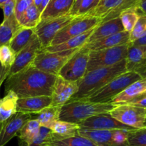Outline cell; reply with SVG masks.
<instances>
[{
    "label": "cell",
    "instance_id": "cell-51",
    "mask_svg": "<svg viewBox=\"0 0 146 146\" xmlns=\"http://www.w3.org/2000/svg\"><path fill=\"white\" fill-rule=\"evenodd\" d=\"M145 126H146V121H145Z\"/></svg>",
    "mask_w": 146,
    "mask_h": 146
},
{
    "label": "cell",
    "instance_id": "cell-33",
    "mask_svg": "<svg viewBox=\"0 0 146 146\" xmlns=\"http://www.w3.org/2000/svg\"><path fill=\"white\" fill-rule=\"evenodd\" d=\"M128 146H146V127L129 131Z\"/></svg>",
    "mask_w": 146,
    "mask_h": 146
},
{
    "label": "cell",
    "instance_id": "cell-14",
    "mask_svg": "<svg viewBox=\"0 0 146 146\" xmlns=\"http://www.w3.org/2000/svg\"><path fill=\"white\" fill-rule=\"evenodd\" d=\"M78 90L76 81H67L57 76L51 95L52 103L51 106L61 107L72 98Z\"/></svg>",
    "mask_w": 146,
    "mask_h": 146
},
{
    "label": "cell",
    "instance_id": "cell-12",
    "mask_svg": "<svg viewBox=\"0 0 146 146\" xmlns=\"http://www.w3.org/2000/svg\"><path fill=\"white\" fill-rule=\"evenodd\" d=\"M41 51V44L35 34L28 44L16 55L15 61L10 68L8 77L15 75L32 65L36 56Z\"/></svg>",
    "mask_w": 146,
    "mask_h": 146
},
{
    "label": "cell",
    "instance_id": "cell-41",
    "mask_svg": "<svg viewBox=\"0 0 146 146\" xmlns=\"http://www.w3.org/2000/svg\"><path fill=\"white\" fill-rule=\"evenodd\" d=\"M9 72V69L4 68L0 63V88L4 83V80L7 79V78L8 77Z\"/></svg>",
    "mask_w": 146,
    "mask_h": 146
},
{
    "label": "cell",
    "instance_id": "cell-23",
    "mask_svg": "<svg viewBox=\"0 0 146 146\" xmlns=\"http://www.w3.org/2000/svg\"><path fill=\"white\" fill-rule=\"evenodd\" d=\"M41 125L36 120L30 119L21 128L17 136L19 138V144L24 146L31 145L39 135Z\"/></svg>",
    "mask_w": 146,
    "mask_h": 146
},
{
    "label": "cell",
    "instance_id": "cell-34",
    "mask_svg": "<svg viewBox=\"0 0 146 146\" xmlns=\"http://www.w3.org/2000/svg\"><path fill=\"white\" fill-rule=\"evenodd\" d=\"M16 58V54L9 44L0 46V63L4 68L10 69Z\"/></svg>",
    "mask_w": 146,
    "mask_h": 146
},
{
    "label": "cell",
    "instance_id": "cell-16",
    "mask_svg": "<svg viewBox=\"0 0 146 146\" xmlns=\"http://www.w3.org/2000/svg\"><path fill=\"white\" fill-rule=\"evenodd\" d=\"M31 119V114L17 112L0 130V146H4L17 135L24 124Z\"/></svg>",
    "mask_w": 146,
    "mask_h": 146
},
{
    "label": "cell",
    "instance_id": "cell-1",
    "mask_svg": "<svg viewBox=\"0 0 146 146\" xmlns=\"http://www.w3.org/2000/svg\"><path fill=\"white\" fill-rule=\"evenodd\" d=\"M57 76L44 72L32 65L18 74L7 77L6 93L13 91L19 98L51 96Z\"/></svg>",
    "mask_w": 146,
    "mask_h": 146
},
{
    "label": "cell",
    "instance_id": "cell-30",
    "mask_svg": "<svg viewBox=\"0 0 146 146\" xmlns=\"http://www.w3.org/2000/svg\"><path fill=\"white\" fill-rule=\"evenodd\" d=\"M41 21V13L38 8L31 4L21 15L18 22L21 27L35 29Z\"/></svg>",
    "mask_w": 146,
    "mask_h": 146
},
{
    "label": "cell",
    "instance_id": "cell-50",
    "mask_svg": "<svg viewBox=\"0 0 146 146\" xmlns=\"http://www.w3.org/2000/svg\"><path fill=\"white\" fill-rule=\"evenodd\" d=\"M41 146H49V145H41Z\"/></svg>",
    "mask_w": 146,
    "mask_h": 146
},
{
    "label": "cell",
    "instance_id": "cell-47",
    "mask_svg": "<svg viewBox=\"0 0 146 146\" xmlns=\"http://www.w3.org/2000/svg\"><path fill=\"white\" fill-rule=\"evenodd\" d=\"M41 2H42V0H34L33 1V4L38 8V9L40 7V6H41Z\"/></svg>",
    "mask_w": 146,
    "mask_h": 146
},
{
    "label": "cell",
    "instance_id": "cell-7",
    "mask_svg": "<svg viewBox=\"0 0 146 146\" xmlns=\"http://www.w3.org/2000/svg\"><path fill=\"white\" fill-rule=\"evenodd\" d=\"M89 53L90 51L85 46L78 48L61 68L58 76L67 81H79L86 73Z\"/></svg>",
    "mask_w": 146,
    "mask_h": 146
},
{
    "label": "cell",
    "instance_id": "cell-32",
    "mask_svg": "<svg viewBox=\"0 0 146 146\" xmlns=\"http://www.w3.org/2000/svg\"><path fill=\"white\" fill-rule=\"evenodd\" d=\"M140 15L137 12L136 9L135 8L124 11L119 16L124 30L129 33L132 31Z\"/></svg>",
    "mask_w": 146,
    "mask_h": 146
},
{
    "label": "cell",
    "instance_id": "cell-39",
    "mask_svg": "<svg viewBox=\"0 0 146 146\" xmlns=\"http://www.w3.org/2000/svg\"><path fill=\"white\" fill-rule=\"evenodd\" d=\"M16 0H8L2 7H1L4 13V19H7L9 17L14 15Z\"/></svg>",
    "mask_w": 146,
    "mask_h": 146
},
{
    "label": "cell",
    "instance_id": "cell-13",
    "mask_svg": "<svg viewBox=\"0 0 146 146\" xmlns=\"http://www.w3.org/2000/svg\"><path fill=\"white\" fill-rule=\"evenodd\" d=\"M80 130H128L133 131L135 128L125 125L115 120L110 113L94 115L78 124Z\"/></svg>",
    "mask_w": 146,
    "mask_h": 146
},
{
    "label": "cell",
    "instance_id": "cell-17",
    "mask_svg": "<svg viewBox=\"0 0 146 146\" xmlns=\"http://www.w3.org/2000/svg\"><path fill=\"white\" fill-rule=\"evenodd\" d=\"M51 96H35L20 98L17 101V112L28 114L38 113L44 108L51 106Z\"/></svg>",
    "mask_w": 146,
    "mask_h": 146
},
{
    "label": "cell",
    "instance_id": "cell-27",
    "mask_svg": "<svg viewBox=\"0 0 146 146\" xmlns=\"http://www.w3.org/2000/svg\"><path fill=\"white\" fill-rule=\"evenodd\" d=\"M34 34V29L25 27H21L14 34L9 45L16 55L18 54L21 49H23L28 44Z\"/></svg>",
    "mask_w": 146,
    "mask_h": 146
},
{
    "label": "cell",
    "instance_id": "cell-2",
    "mask_svg": "<svg viewBox=\"0 0 146 146\" xmlns=\"http://www.w3.org/2000/svg\"><path fill=\"white\" fill-rule=\"evenodd\" d=\"M126 71L125 59H124L111 66L96 68L86 73L84 77L77 81L78 91L68 101L87 99L115 77Z\"/></svg>",
    "mask_w": 146,
    "mask_h": 146
},
{
    "label": "cell",
    "instance_id": "cell-8",
    "mask_svg": "<svg viewBox=\"0 0 146 146\" xmlns=\"http://www.w3.org/2000/svg\"><path fill=\"white\" fill-rule=\"evenodd\" d=\"M78 49L58 52L41 51L35 58L32 66L41 71L58 76L61 68Z\"/></svg>",
    "mask_w": 146,
    "mask_h": 146
},
{
    "label": "cell",
    "instance_id": "cell-24",
    "mask_svg": "<svg viewBox=\"0 0 146 146\" xmlns=\"http://www.w3.org/2000/svg\"><path fill=\"white\" fill-rule=\"evenodd\" d=\"M145 90L146 78H142L127 87L123 92L111 101V104L115 106L125 104L138 96L141 93L144 92Z\"/></svg>",
    "mask_w": 146,
    "mask_h": 146
},
{
    "label": "cell",
    "instance_id": "cell-38",
    "mask_svg": "<svg viewBox=\"0 0 146 146\" xmlns=\"http://www.w3.org/2000/svg\"><path fill=\"white\" fill-rule=\"evenodd\" d=\"M34 0H16L14 15L17 21L20 19L24 11L33 4Z\"/></svg>",
    "mask_w": 146,
    "mask_h": 146
},
{
    "label": "cell",
    "instance_id": "cell-26",
    "mask_svg": "<svg viewBox=\"0 0 146 146\" xmlns=\"http://www.w3.org/2000/svg\"><path fill=\"white\" fill-rule=\"evenodd\" d=\"M115 130H80L78 135L85 137L95 143L98 146H114L112 137Z\"/></svg>",
    "mask_w": 146,
    "mask_h": 146
},
{
    "label": "cell",
    "instance_id": "cell-4",
    "mask_svg": "<svg viewBox=\"0 0 146 146\" xmlns=\"http://www.w3.org/2000/svg\"><path fill=\"white\" fill-rule=\"evenodd\" d=\"M141 79H142V77L137 73L126 71L115 77L105 86L84 101L101 104L111 103V101L123 92L127 87Z\"/></svg>",
    "mask_w": 146,
    "mask_h": 146
},
{
    "label": "cell",
    "instance_id": "cell-52",
    "mask_svg": "<svg viewBox=\"0 0 146 146\" xmlns=\"http://www.w3.org/2000/svg\"><path fill=\"white\" fill-rule=\"evenodd\" d=\"M145 127H146V126H145Z\"/></svg>",
    "mask_w": 146,
    "mask_h": 146
},
{
    "label": "cell",
    "instance_id": "cell-36",
    "mask_svg": "<svg viewBox=\"0 0 146 146\" xmlns=\"http://www.w3.org/2000/svg\"><path fill=\"white\" fill-rule=\"evenodd\" d=\"M101 0H84L80 6L76 17H84L94 11Z\"/></svg>",
    "mask_w": 146,
    "mask_h": 146
},
{
    "label": "cell",
    "instance_id": "cell-22",
    "mask_svg": "<svg viewBox=\"0 0 146 146\" xmlns=\"http://www.w3.org/2000/svg\"><path fill=\"white\" fill-rule=\"evenodd\" d=\"M95 28L89 30V31H86L84 34H80L77 36L70 38L68 41H65L61 44L56 46H49L43 49L42 51H48V52H58V51H68V50L81 48L87 44L88 38L91 36L92 33L94 32Z\"/></svg>",
    "mask_w": 146,
    "mask_h": 146
},
{
    "label": "cell",
    "instance_id": "cell-21",
    "mask_svg": "<svg viewBox=\"0 0 146 146\" xmlns=\"http://www.w3.org/2000/svg\"><path fill=\"white\" fill-rule=\"evenodd\" d=\"M18 96L13 91H8L0 99V130L17 112Z\"/></svg>",
    "mask_w": 146,
    "mask_h": 146
},
{
    "label": "cell",
    "instance_id": "cell-46",
    "mask_svg": "<svg viewBox=\"0 0 146 146\" xmlns=\"http://www.w3.org/2000/svg\"><path fill=\"white\" fill-rule=\"evenodd\" d=\"M49 1H50V0H42V2H41V6H40V7L38 8V11H40L41 14V13L43 12V11L45 9V8L46 7V6L48 5V4Z\"/></svg>",
    "mask_w": 146,
    "mask_h": 146
},
{
    "label": "cell",
    "instance_id": "cell-37",
    "mask_svg": "<svg viewBox=\"0 0 146 146\" xmlns=\"http://www.w3.org/2000/svg\"><path fill=\"white\" fill-rule=\"evenodd\" d=\"M131 131L128 130H115L112 137L114 146H128V135Z\"/></svg>",
    "mask_w": 146,
    "mask_h": 146
},
{
    "label": "cell",
    "instance_id": "cell-48",
    "mask_svg": "<svg viewBox=\"0 0 146 146\" xmlns=\"http://www.w3.org/2000/svg\"><path fill=\"white\" fill-rule=\"evenodd\" d=\"M7 1H8V0H0V8H1Z\"/></svg>",
    "mask_w": 146,
    "mask_h": 146
},
{
    "label": "cell",
    "instance_id": "cell-9",
    "mask_svg": "<svg viewBox=\"0 0 146 146\" xmlns=\"http://www.w3.org/2000/svg\"><path fill=\"white\" fill-rule=\"evenodd\" d=\"M111 116L118 121L131 128L139 129L145 127L146 109L128 104L115 106L110 112Z\"/></svg>",
    "mask_w": 146,
    "mask_h": 146
},
{
    "label": "cell",
    "instance_id": "cell-11",
    "mask_svg": "<svg viewBox=\"0 0 146 146\" xmlns=\"http://www.w3.org/2000/svg\"><path fill=\"white\" fill-rule=\"evenodd\" d=\"M138 0H101L98 7L86 16L100 18L101 22L119 17L130 9H136Z\"/></svg>",
    "mask_w": 146,
    "mask_h": 146
},
{
    "label": "cell",
    "instance_id": "cell-44",
    "mask_svg": "<svg viewBox=\"0 0 146 146\" xmlns=\"http://www.w3.org/2000/svg\"><path fill=\"white\" fill-rule=\"evenodd\" d=\"M128 105L135 106L141 107V108H144L146 109V98H143V99L139 100V101H136V102L133 103V104H128Z\"/></svg>",
    "mask_w": 146,
    "mask_h": 146
},
{
    "label": "cell",
    "instance_id": "cell-29",
    "mask_svg": "<svg viewBox=\"0 0 146 146\" xmlns=\"http://www.w3.org/2000/svg\"><path fill=\"white\" fill-rule=\"evenodd\" d=\"M21 27L15 15L3 20V22L0 24V46L9 44L14 34Z\"/></svg>",
    "mask_w": 146,
    "mask_h": 146
},
{
    "label": "cell",
    "instance_id": "cell-43",
    "mask_svg": "<svg viewBox=\"0 0 146 146\" xmlns=\"http://www.w3.org/2000/svg\"><path fill=\"white\" fill-rule=\"evenodd\" d=\"M129 44L133 46H146V34Z\"/></svg>",
    "mask_w": 146,
    "mask_h": 146
},
{
    "label": "cell",
    "instance_id": "cell-28",
    "mask_svg": "<svg viewBox=\"0 0 146 146\" xmlns=\"http://www.w3.org/2000/svg\"><path fill=\"white\" fill-rule=\"evenodd\" d=\"M61 107L48 106L38 113L31 114V119L36 120L42 127L50 128L56 121L59 120V113Z\"/></svg>",
    "mask_w": 146,
    "mask_h": 146
},
{
    "label": "cell",
    "instance_id": "cell-45",
    "mask_svg": "<svg viewBox=\"0 0 146 146\" xmlns=\"http://www.w3.org/2000/svg\"><path fill=\"white\" fill-rule=\"evenodd\" d=\"M146 98V90H145V91H144V92L141 93V94H139V95H138V96H136V97H135V98H134L133 99L131 100V101H130L129 102L126 103V104H133V103L136 102V101H139V100H141V99H143V98Z\"/></svg>",
    "mask_w": 146,
    "mask_h": 146
},
{
    "label": "cell",
    "instance_id": "cell-42",
    "mask_svg": "<svg viewBox=\"0 0 146 146\" xmlns=\"http://www.w3.org/2000/svg\"><path fill=\"white\" fill-rule=\"evenodd\" d=\"M83 1H84V0H74V4H73L72 8H71V11H70L69 15L73 16V17H76V16L78 9H79L80 6H81Z\"/></svg>",
    "mask_w": 146,
    "mask_h": 146
},
{
    "label": "cell",
    "instance_id": "cell-19",
    "mask_svg": "<svg viewBox=\"0 0 146 146\" xmlns=\"http://www.w3.org/2000/svg\"><path fill=\"white\" fill-rule=\"evenodd\" d=\"M74 2V0H50L41 13V21L69 15Z\"/></svg>",
    "mask_w": 146,
    "mask_h": 146
},
{
    "label": "cell",
    "instance_id": "cell-40",
    "mask_svg": "<svg viewBox=\"0 0 146 146\" xmlns=\"http://www.w3.org/2000/svg\"><path fill=\"white\" fill-rule=\"evenodd\" d=\"M136 10L140 16L146 17V0H138Z\"/></svg>",
    "mask_w": 146,
    "mask_h": 146
},
{
    "label": "cell",
    "instance_id": "cell-49",
    "mask_svg": "<svg viewBox=\"0 0 146 146\" xmlns=\"http://www.w3.org/2000/svg\"><path fill=\"white\" fill-rule=\"evenodd\" d=\"M144 78H146V74H145V77H144Z\"/></svg>",
    "mask_w": 146,
    "mask_h": 146
},
{
    "label": "cell",
    "instance_id": "cell-6",
    "mask_svg": "<svg viewBox=\"0 0 146 146\" xmlns=\"http://www.w3.org/2000/svg\"><path fill=\"white\" fill-rule=\"evenodd\" d=\"M100 18L91 16L76 17L56 34L50 46L61 44L68 39L82 34L96 27L101 23Z\"/></svg>",
    "mask_w": 146,
    "mask_h": 146
},
{
    "label": "cell",
    "instance_id": "cell-25",
    "mask_svg": "<svg viewBox=\"0 0 146 146\" xmlns=\"http://www.w3.org/2000/svg\"><path fill=\"white\" fill-rule=\"evenodd\" d=\"M79 129L80 127L78 124L58 120L53 124L51 128H50L51 131V137H52L51 141L74 136L78 134Z\"/></svg>",
    "mask_w": 146,
    "mask_h": 146
},
{
    "label": "cell",
    "instance_id": "cell-31",
    "mask_svg": "<svg viewBox=\"0 0 146 146\" xmlns=\"http://www.w3.org/2000/svg\"><path fill=\"white\" fill-rule=\"evenodd\" d=\"M44 145L49 146H98L91 140L81 136L79 135H76L74 136L64 139L53 141Z\"/></svg>",
    "mask_w": 146,
    "mask_h": 146
},
{
    "label": "cell",
    "instance_id": "cell-35",
    "mask_svg": "<svg viewBox=\"0 0 146 146\" xmlns=\"http://www.w3.org/2000/svg\"><path fill=\"white\" fill-rule=\"evenodd\" d=\"M146 34V17L140 16L132 31L130 32V44Z\"/></svg>",
    "mask_w": 146,
    "mask_h": 146
},
{
    "label": "cell",
    "instance_id": "cell-20",
    "mask_svg": "<svg viewBox=\"0 0 146 146\" xmlns=\"http://www.w3.org/2000/svg\"><path fill=\"white\" fill-rule=\"evenodd\" d=\"M123 31H125V30L119 17L104 21L96 27L94 32L88 38L87 44L101 39L108 36L113 35V34Z\"/></svg>",
    "mask_w": 146,
    "mask_h": 146
},
{
    "label": "cell",
    "instance_id": "cell-3",
    "mask_svg": "<svg viewBox=\"0 0 146 146\" xmlns=\"http://www.w3.org/2000/svg\"><path fill=\"white\" fill-rule=\"evenodd\" d=\"M115 107L111 103L101 104L84 100L68 101L61 106L59 120L78 124L94 115L110 113Z\"/></svg>",
    "mask_w": 146,
    "mask_h": 146
},
{
    "label": "cell",
    "instance_id": "cell-18",
    "mask_svg": "<svg viewBox=\"0 0 146 146\" xmlns=\"http://www.w3.org/2000/svg\"><path fill=\"white\" fill-rule=\"evenodd\" d=\"M130 44V33L123 31L101 39L88 43L85 46L89 51L105 49Z\"/></svg>",
    "mask_w": 146,
    "mask_h": 146
},
{
    "label": "cell",
    "instance_id": "cell-5",
    "mask_svg": "<svg viewBox=\"0 0 146 146\" xmlns=\"http://www.w3.org/2000/svg\"><path fill=\"white\" fill-rule=\"evenodd\" d=\"M128 46L129 44H126L105 49L90 51L86 73L96 68L111 66L125 59Z\"/></svg>",
    "mask_w": 146,
    "mask_h": 146
},
{
    "label": "cell",
    "instance_id": "cell-15",
    "mask_svg": "<svg viewBox=\"0 0 146 146\" xmlns=\"http://www.w3.org/2000/svg\"><path fill=\"white\" fill-rule=\"evenodd\" d=\"M127 71H133L144 78L146 74V46L129 44L125 58Z\"/></svg>",
    "mask_w": 146,
    "mask_h": 146
},
{
    "label": "cell",
    "instance_id": "cell-10",
    "mask_svg": "<svg viewBox=\"0 0 146 146\" xmlns=\"http://www.w3.org/2000/svg\"><path fill=\"white\" fill-rule=\"evenodd\" d=\"M75 17L66 15L40 21L34 29L36 35L41 44L42 50L50 46L56 34Z\"/></svg>",
    "mask_w": 146,
    "mask_h": 146
}]
</instances>
